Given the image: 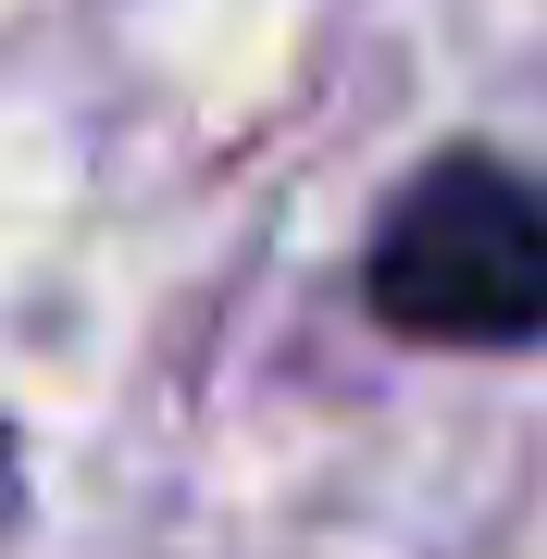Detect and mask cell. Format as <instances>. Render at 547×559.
Segmentation results:
<instances>
[{
	"instance_id": "1",
	"label": "cell",
	"mask_w": 547,
	"mask_h": 559,
	"mask_svg": "<svg viewBox=\"0 0 547 559\" xmlns=\"http://www.w3.org/2000/svg\"><path fill=\"white\" fill-rule=\"evenodd\" d=\"M373 323L424 348H535L547 336V187L498 150H448L385 200L361 261Z\"/></svg>"
}]
</instances>
